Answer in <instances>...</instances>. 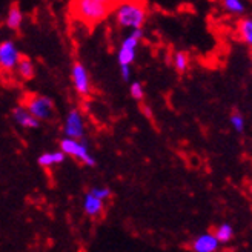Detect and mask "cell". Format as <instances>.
<instances>
[{
    "label": "cell",
    "instance_id": "cell-1",
    "mask_svg": "<svg viewBox=\"0 0 252 252\" xmlns=\"http://www.w3.org/2000/svg\"><path fill=\"white\" fill-rule=\"evenodd\" d=\"M114 14L116 22L126 30L142 28L146 22V8L142 0H120Z\"/></svg>",
    "mask_w": 252,
    "mask_h": 252
},
{
    "label": "cell",
    "instance_id": "cell-2",
    "mask_svg": "<svg viewBox=\"0 0 252 252\" xmlns=\"http://www.w3.org/2000/svg\"><path fill=\"white\" fill-rule=\"evenodd\" d=\"M72 16L88 27H95L97 23L103 22L111 11L95 0H74L71 5Z\"/></svg>",
    "mask_w": 252,
    "mask_h": 252
},
{
    "label": "cell",
    "instance_id": "cell-3",
    "mask_svg": "<svg viewBox=\"0 0 252 252\" xmlns=\"http://www.w3.org/2000/svg\"><path fill=\"white\" fill-rule=\"evenodd\" d=\"M23 106L39 120H49L54 114V103H53V100L46 95L30 94L25 97Z\"/></svg>",
    "mask_w": 252,
    "mask_h": 252
},
{
    "label": "cell",
    "instance_id": "cell-4",
    "mask_svg": "<svg viewBox=\"0 0 252 252\" xmlns=\"http://www.w3.org/2000/svg\"><path fill=\"white\" fill-rule=\"evenodd\" d=\"M60 151H63L66 156L80 160L83 165L86 166H95V158L90 154V149H88V145L82 140H77V138H68L65 137L60 142Z\"/></svg>",
    "mask_w": 252,
    "mask_h": 252
},
{
    "label": "cell",
    "instance_id": "cell-5",
    "mask_svg": "<svg viewBox=\"0 0 252 252\" xmlns=\"http://www.w3.org/2000/svg\"><path fill=\"white\" fill-rule=\"evenodd\" d=\"M142 39H143L142 28L131 30V32L125 37L120 48H119V54H117L119 65H132L134 60H135L137 46H138V43H140Z\"/></svg>",
    "mask_w": 252,
    "mask_h": 252
},
{
    "label": "cell",
    "instance_id": "cell-6",
    "mask_svg": "<svg viewBox=\"0 0 252 252\" xmlns=\"http://www.w3.org/2000/svg\"><path fill=\"white\" fill-rule=\"evenodd\" d=\"M20 57L22 56H20L14 42L5 40V42L0 43V69L2 71L9 72V71L14 69L17 66Z\"/></svg>",
    "mask_w": 252,
    "mask_h": 252
},
{
    "label": "cell",
    "instance_id": "cell-7",
    "mask_svg": "<svg viewBox=\"0 0 252 252\" xmlns=\"http://www.w3.org/2000/svg\"><path fill=\"white\" fill-rule=\"evenodd\" d=\"M71 77H72V85H74V90L79 95L86 97L88 94L91 93V80H90V75H88L86 68L82 65L80 62H75L72 65L71 69Z\"/></svg>",
    "mask_w": 252,
    "mask_h": 252
},
{
    "label": "cell",
    "instance_id": "cell-8",
    "mask_svg": "<svg viewBox=\"0 0 252 252\" xmlns=\"http://www.w3.org/2000/svg\"><path fill=\"white\" fill-rule=\"evenodd\" d=\"M63 132L68 138H77V140H82L85 137V122L77 109H71L68 112Z\"/></svg>",
    "mask_w": 252,
    "mask_h": 252
},
{
    "label": "cell",
    "instance_id": "cell-9",
    "mask_svg": "<svg viewBox=\"0 0 252 252\" xmlns=\"http://www.w3.org/2000/svg\"><path fill=\"white\" fill-rule=\"evenodd\" d=\"M220 243L214 234H201L191 245L194 252H217Z\"/></svg>",
    "mask_w": 252,
    "mask_h": 252
},
{
    "label": "cell",
    "instance_id": "cell-10",
    "mask_svg": "<svg viewBox=\"0 0 252 252\" xmlns=\"http://www.w3.org/2000/svg\"><path fill=\"white\" fill-rule=\"evenodd\" d=\"M12 116H14V120L22 126V128H27V129H35V128H39L40 120L35 119L23 105L16 106L14 111H12Z\"/></svg>",
    "mask_w": 252,
    "mask_h": 252
},
{
    "label": "cell",
    "instance_id": "cell-11",
    "mask_svg": "<svg viewBox=\"0 0 252 252\" xmlns=\"http://www.w3.org/2000/svg\"><path fill=\"white\" fill-rule=\"evenodd\" d=\"M103 208H105V201L100 200L98 197L93 195L90 191H88L83 197V211L86 216L90 217H97L100 214L103 212Z\"/></svg>",
    "mask_w": 252,
    "mask_h": 252
},
{
    "label": "cell",
    "instance_id": "cell-12",
    "mask_svg": "<svg viewBox=\"0 0 252 252\" xmlns=\"http://www.w3.org/2000/svg\"><path fill=\"white\" fill-rule=\"evenodd\" d=\"M237 34L245 45L252 48V17H242L237 22Z\"/></svg>",
    "mask_w": 252,
    "mask_h": 252
},
{
    "label": "cell",
    "instance_id": "cell-13",
    "mask_svg": "<svg viewBox=\"0 0 252 252\" xmlns=\"http://www.w3.org/2000/svg\"><path fill=\"white\" fill-rule=\"evenodd\" d=\"M66 158V154L63 151H54V153H43L39 157V165L43 168H51L56 165H60Z\"/></svg>",
    "mask_w": 252,
    "mask_h": 252
},
{
    "label": "cell",
    "instance_id": "cell-14",
    "mask_svg": "<svg viewBox=\"0 0 252 252\" xmlns=\"http://www.w3.org/2000/svg\"><path fill=\"white\" fill-rule=\"evenodd\" d=\"M23 22V12L17 5H12L6 16V27L9 30H19Z\"/></svg>",
    "mask_w": 252,
    "mask_h": 252
},
{
    "label": "cell",
    "instance_id": "cell-15",
    "mask_svg": "<svg viewBox=\"0 0 252 252\" xmlns=\"http://www.w3.org/2000/svg\"><path fill=\"white\" fill-rule=\"evenodd\" d=\"M17 72L23 80H31L34 77V65L32 62L27 57H20L17 63Z\"/></svg>",
    "mask_w": 252,
    "mask_h": 252
},
{
    "label": "cell",
    "instance_id": "cell-16",
    "mask_svg": "<svg viewBox=\"0 0 252 252\" xmlns=\"http://www.w3.org/2000/svg\"><path fill=\"white\" fill-rule=\"evenodd\" d=\"M224 11L231 16H243L245 14V3L243 0H221Z\"/></svg>",
    "mask_w": 252,
    "mask_h": 252
},
{
    "label": "cell",
    "instance_id": "cell-17",
    "mask_svg": "<svg viewBox=\"0 0 252 252\" xmlns=\"http://www.w3.org/2000/svg\"><path fill=\"white\" fill-rule=\"evenodd\" d=\"M214 235H216V238L219 240V243H228V242L232 240V237H234V229H232V226H231V224L223 223V224H220L219 228L216 229Z\"/></svg>",
    "mask_w": 252,
    "mask_h": 252
},
{
    "label": "cell",
    "instance_id": "cell-18",
    "mask_svg": "<svg viewBox=\"0 0 252 252\" xmlns=\"http://www.w3.org/2000/svg\"><path fill=\"white\" fill-rule=\"evenodd\" d=\"M172 63H174L175 71H177L179 74H183V72H186L188 68H189V56H188L185 51H177V53L174 54Z\"/></svg>",
    "mask_w": 252,
    "mask_h": 252
},
{
    "label": "cell",
    "instance_id": "cell-19",
    "mask_svg": "<svg viewBox=\"0 0 252 252\" xmlns=\"http://www.w3.org/2000/svg\"><path fill=\"white\" fill-rule=\"evenodd\" d=\"M231 125H232L234 131L243 132L245 131V117L240 114V112H232L231 114Z\"/></svg>",
    "mask_w": 252,
    "mask_h": 252
},
{
    "label": "cell",
    "instance_id": "cell-20",
    "mask_svg": "<svg viewBox=\"0 0 252 252\" xmlns=\"http://www.w3.org/2000/svg\"><path fill=\"white\" fill-rule=\"evenodd\" d=\"M129 93H131V97L134 100H143L145 98V90H143V85L140 82H134L131 83V88H129Z\"/></svg>",
    "mask_w": 252,
    "mask_h": 252
},
{
    "label": "cell",
    "instance_id": "cell-21",
    "mask_svg": "<svg viewBox=\"0 0 252 252\" xmlns=\"http://www.w3.org/2000/svg\"><path fill=\"white\" fill-rule=\"evenodd\" d=\"M90 192H91L93 195L98 197L100 200H103V201L108 200V198L111 197V189L106 188V186H94V188L90 189Z\"/></svg>",
    "mask_w": 252,
    "mask_h": 252
},
{
    "label": "cell",
    "instance_id": "cell-22",
    "mask_svg": "<svg viewBox=\"0 0 252 252\" xmlns=\"http://www.w3.org/2000/svg\"><path fill=\"white\" fill-rule=\"evenodd\" d=\"M120 72H122V79L125 82H129V79H131V65H120Z\"/></svg>",
    "mask_w": 252,
    "mask_h": 252
},
{
    "label": "cell",
    "instance_id": "cell-23",
    "mask_svg": "<svg viewBox=\"0 0 252 252\" xmlns=\"http://www.w3.org/2000/svg\"><path fill=\"white\" fill-rule=\"evenodd\" d=\"M95 2H98V3H102L103 6H106L111 12L114 11V8L119 5V2L120 0H95Z\"/></svg>",
    "mask_w": 252,
    "mask_h": 252
},
{
    "label": "cell",
    "instance_id": "cell-24",
    "mask_svg": "<svg viewBox=\"0 0 252 252\" xmlns=\"http://www.w3.org/2000/svg\"><path fill=\"white\" fill-rule=\"evenodd\" d=\"M143 111H145L146 117H153V112H151V108H148V106H143Z\"/></svg>",
    "mask_w": 252,
    "mask_h": 252
},
{
    "label": "cell",
    "instance_id": "cell-25",
    "mask_svg": "<svg viewBox=\"0 0 252 252\" xmlns=\"http://www.w3.org/2000/svg\"><path fill=\"white\" fill-rule=\"evenodd\" d=\"M251 194H252V185H251Z\"/></svg>",
    "mask_w": 252,
    "mask_h": 252
},
{
    "label": "cell",
    "instance_id": "cell-26",
    "mask_svg": "<svg viewBox=\"0 0 252 252\" xmlns=\"http://www.w3.org/2000/svg\"><path fill=\"white\" fill-rule=\"evenodd\" d=\"M251 59H252V51H251Z\"/></svg>",
    "mask_w": 252,
    "mask_h": 252
},
{
    "label": "cell",
    "instance_id": "cell-27",
    "mask_svg": "<svg viewBox=\"0 0 252 252\" xmlns=\"http://www.w3.org/2000/svg\"><path fill=\"white\" fill-rule=\"evenodd\" d=\"M80 252H83V251H80Z\"/></svg>",
    "mask_w": 252,
    "mask_h": 252
}]
</instances>
